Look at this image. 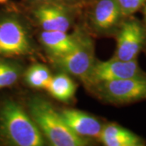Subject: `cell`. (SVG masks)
Instances as JSON below:
<instances>
[{
  "label": "cell",
  "instance_id": "3957f363",
  "mask_svg": "<svg viewBox=\"0 0 146 146\" xmlns=\"http://www.w3.org/2000/svg\"><path fill=\"white\" fill-rule=\"evenodd\" d=\"M33 53V41L24 22L13 14L0 16V56L20 57Z\"/></svg>",
  "mask_w": 146,
  "mask_h": 146
},
{
  "label": "cell",
  "instance_id": "e0dca14e",
  "mask_svg": "<svg viewBox=\"0 0 146 146\" xmlns=\"http://www.w3.org/2000/svg\"><path fill=\"white\" fill-rule=\"evenodd\" d=\"M33 1H36L39 3H63V2H71L74 0H33Z\"/></svg>",
  "mask_w": 146,
  "mask_h": 146
},
{
  "label": "cell",
  "instance_id": "8992f818",
  "mask_svg": "<svg viewBox=\"0 0 146 146\" xmlns=\"http://www.w3.org/2000/svg\"><path fill=\"white\" fill-rule=\"evenodd\" d=\"M145 75L135 60L124 61L113 58L108 61H95L85 84L96 85L98 84L131 78Z\"/></svg>",
  "mask_w": 146,
  "mask_h": 146
},
{
  "label": "cell",
  "instance_id": "2e32d148",
  "mask_svg": "<svg viewBox=\"0 0 146 146\" xmlns=\"http://www.w3.org/2000/svg\"><path fill=\"white\" fill-rule=\"evenodd\" d=\"M123 16L135 13L146 3V0H116Z\"/></svg>",
  "mask_w": 146,
  "mask_h": 146
},
{
  "label": "cell",
  "instance_id": "6da1fadb",
  "mask_svg": "<svg viewBox=\"0 0 146 146\" xmlns=\"http://www.w3.org/2000/svg\"><path fill=\"white\" fill-rule=\"evenodd\" d=\"M0 140L13 146H42L46 143L29 113L11 99L0 105Z\"/></svg>",
  "mask_w": 146,
  "mask_h": 146
},
{
  "label": "cell",
  "instance_id": "7c38bea8",
  "mask_svg": "<svg viewBox=\"0 0 146 146\" xmlns=\"http://www.w3.org/2000/svg\"><path fill=\"white\" fill-rule=\"evenodd\" d=\"M100 141L106 146H141L145 145L140 136L116 123L103 126Z\"/></svg>",
  "mask_w": 146,
  "mask_h": 146
},
{
  "label": "cell",
  "instance_id": "ba28073f",
  "mask_svg": "<svg viewBox=\"0 0 146 146\" xmlns=\"http://www.w3.org/2000/svg\"><path fill=\"white\" fill-rule=\"evenodd\" d=\"M33 15L42 31L68 32L72 23L70 11L60 3H42Z\"/></svg>",
  "mask_w": 146,
  "mask_h": 146
},
{
  "label": "cell",
  "instance_id": "5bb4252c",
  "mask_svg": "<svg viewBox=\"0 0 146 146\" xmlns=\"http://www.w3.org/2000/svg\"><path fill=\"white\" fill-rule=\"evenodd\" d=\"M52 76L46 66L42 63H33L25 73V80L33 89H46Z\"/></svg>",
  "mask_w": 146,
  "mask_h": 146
},
{
  "label": "cell",
  "instance_id": "5b68a950",
  "mask_svg": "<svg viewBox=\"0 0 146 146\" xmlns=\"http://www.w3.org/2000/svg\"><path fill=\"white\" fill-rule=\"evenodd\" d=\"M94 86L100 97L111 103L124 104L146 99V74L103 82Z\"/></svg>",
  "mask_w": 146,
  "mask_h": 146
},
{
  "label": "cell",
  "instance_id": "9c48e42d",
  "mask_svg": "<svg viewBox=\"0 0 146 146\" xmlns=\"http://www.w3.org/2000/svg\"><path fill=\"white\" fill-rule=\"evenodd\" d=\"M63 120L73 132L84 139H100L103 125L97 118L76 109L59 110Z\"/></svg>",
  "mask_w": 146,
  "mask_h": 146
},
{
  "label": "cell",
  "instance_id": "9a60e30c",
  "mask_svg": "<svg viewBox=\"0 0 146 146\" xmlns=\"http://www.w3.org/2000/svg\"><path fill=\"white\" fill-rule=\"evenodd\" d=\"M22 73L19 63L0 59V89L11 87L18 81Z\"/></svg>",
  "mask_w": 146,
  "mask_h": 146
},
{
  "label": "cell",
  "instance_id": "7a4b0ae2",
  "mask_svg": "<svg viewBox=\"0 0 146 146\" xmlns=\"http://www.w3.org/2000/svg\"><path fill=\"white\" fill-rule=\"evenodd\" d=\"M29 113L43 136L53 146H85L89 141L76 135L50 102L39 96L28 102Z\"/></svg>",
  "mask_w": 146,
  "mask_h": 146
},
{
  "label": "cell",
  "instance_id": "4fadbf2b",
  "mask_svg": "<svg viewBox=\"0 0 146 146\" xmlns=\"http://www.w3.org/2000/svg\"><path fill=\"white\" fill-rule=\"evenodd\" d=\"M46 90L54 99L69 102L76 94V85L67 73L62 72L52 76Z\"/></svg>",
  "mask_w": 146,
  "mask_h": 146
},
{
  "label": "cell",
  "instance_id": "d6986e66",
  "mask_svg": "<svg viewBox=\"0 0 146 146\" xmlns=\"http://www.w3.org/2000/svg\"><path fill=\"white\" fill-rule=\"evenodd\" d=\"M145 20H146V7H145Z\"/></svg>",
  "mask_w": 146,
  "mask_h": 146
},
{
  "label": "cell",
  "instance_id": "8fae6325",
  "mask_svg": "<svg viewBox=\"0 0 146 146\" xmlns=\"http://www.w3.org/2000/svg\"><path fill=\"white\" fill-rule=\"evenodd\" d=\"M123 16L116 0H99L95 6L92 21L97 31L108 33L119 26Z\"/></svg>",
  "mask_w": 146,
  "mask_h": 146
},
{
  "label": "cell",
  "instance_id": "ac0fdd59",
  "mask_svg": "<svg viewBox=\"0 0 146 146\" xmlns=\"http://www.w3.org/2000/svg\"><path fill=\"white\" fill-rule=\"evenodd\" d=\"M8 0H0V3H4L6 2H7Z\"/></svg>",
  "mask_w": 146,
  "mask_h": 146
},
{
  "label": "cell",
  "instance_id": "30bf717a",
  "mask_svg": "<svg viewBox=\"0 0 146 146\" xmlns=\"http://www.w3.org/2000/svg\"><path fill=\"white\" fill-rule=\"evenodd\" d=\"M81 33L68 34L67 32L42 31L39 40L51 59L63 56L74 50L80 42Z\"/></svg>",
  "mask_w": 146,
  "mask_h": 146
},
{
  "label": "cell",
  "instance_id": "277c9868",
  "mask_svg": "<svg viewBox=\"0 0 146 146\" xmlns=\"http://www.w3.org/2000/svg\"><path fill=\"white\" fill-rule=\"evenodd\" d=\"M51 60L58 70L77 77L85 83L96 61L93 41L89 36L82 35L77 46L74 50Z\"/></svg>",
  "mask_w": 146,
  "mask_h": 146
},
{
  "label": "cell",
  "instance_id": "52a82bcc",
  "mask_svg": "<svg viewBox=\"0 0 146 146\" xmlns=\"http://www.w3.org/2000/svg\"><path fill=\"white\" fill-rule=\"evenodd\" d=\"M145 31L140 22L135 20L121 24L117 35L114 58L120 60H135L144 46Z\"/></svg>",
  "mask_w": 146,
  "mask_h": 146
}]
</instances>
